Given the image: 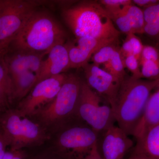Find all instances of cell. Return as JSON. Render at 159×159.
Masks as SVG:
<instances>
[{
  "instance_id": "obj_1",
  "label": "cell",
  "mask_w": 159,
  "mask_h": 159,
  "mask_svg": "<svg viewBox=\"0 0 159 159\" xmlns=\"http://www.w3.org/2000/svg\"><path fill=\"white\" fill-rule=\"evenodd\" d=\"M62 15L76 38H93L118 43L120 32L99 2H80L64 8Z\"/></svg>"
},
{
  "instance_id": "obj_2",
  "label": "cell",
  "mask_w": 159,
  "mask_h": 159,
  "mask_svg": "<svg viewBox=\"0 0 159 159\" xmlns=\"http://www.w3.org/2000/svg\"><path fill=\"white\" fill-rule=\"evenodd\" d=\"M159 80L126 76L121 82L112 110L118 126L129 136H133L149 96Z\"/></svg>"
},
{
  "instance_id": "obj_3",
  "label": "cell",
  "mask_w": 159,
  "mask_h": 159,
  "mask_svg": "<svg viewBox=\"0 0 159 159\" xmlns=\"http://www.w3.org/2000/svg\"><path fill=\"white\" fill-rule=\"evenodd\" d=\"M66 39L65 30L53 16L36 10L10 46L13 51L48 54L55 46L65 43Z\"/></svg>"
},
{
  "instance_id": "obj_4",
  "label": "cell",
  "mask_w": 159,
  "mask_h": 159,
  "mask_svg": "<svg viewBox=\"0 0 159 159\" xmlns=\"http://www.w3.org/2000/svg\"><path fill=\"white\" fill-rule=\"evenodd\" d=\"M39 2L23 0L0 1V54L4 55Z\"/></svg>"
},
{
  "instance_id": "obj_5",
  "label": "cell",
  "mask_w": 159,
  "mask_h": 159,
  "mask_svg": "<svg viewBox=\"0 0 159 159\" xmlns=\"http://www.w3.org/2000/svg\"><path fill=\"white\" fill-rule=\"evenodd\" d=\"M82 81L77 74H67L55 98L34 115L48 125L75 115Z\"/></svg>"
},
{
  "instance_id": "obj_6",
  "label": "cell",
  "mask_w": 159,
  "mask_h": 159,
  "mask_svg": "<svg viewBox=\"0 0 159 159\" xmlns=\"http://www.w3.org/2000/svg\"><path fill=\"white\" fill-rule=\"evenodd\" d=\"M102 101L101 97L82 80L75 115L98 134L116 122L111 107L102 104Z\"/></svg>"
},
{
  "instance_id": "obj_7",
  "label": "cell",
  "mask_w": 159,
  "mask_h": 159,
  "mask_svg": "<svg viewBox=\"0 0 159 159\" xmlns=\"http://www.w3.org/2000/svg\"><path fill=\"white\" fill-rule=\"evenodd\" d=\"M2 134L11 150H21L23 148L39 144L47 138L41 127L22 116L17 110L10 111L2 122Z\"/></svg>"
},
{
  "instance_id": "obj_8",
  "label": "cell",
  "mask_w": 159,
  "mask_h": 159,
  "mask_svg": "<svg viewBox=\"0 0 159 159\" xmlns=\"http://www.w3.org/2000/svg\"><path fill=\"white\" fill-rule=\"evenodd\" d=\"M98 134L88 125H75L61 134L58 146L66 159H83L97 145Z\"/></svg>"
},
{
  "instance_id": "obj_9",
  "label": "cell",
  "mask_w": 159,
  "mask_h": 159,
  "mask_svg": "<svg viewBox=\"0 0 159 159\" xmlns=\"http://www.w3.org/2000/svg\"><path fill=\"white\" fill-rule=\"evenodd\" d=\"M67 77L60 74L43 80L36 84L29 95L20 102L17 111L21 115L33 116L55 98Z\"/></svg>"
},
{
  "instance_id": "obj_10",
  "label": "cell",
  "mask_w": 159,
  "mask_h": 159,
  "mask_svg": "<svg viewBox=\"0 0 159 159\" xmlns=\"http://www.w3.org/2000/svg\"><path fill=\"white\" fill-rule=\"evenodd\" d=\"M134 146L129 136L115 124L98 133L97 148L102 159H124Z\"/></svg>"
},
{
  "instance_id": "obj_11",
  "label": "cell",
  "mask_w": 159,
  "mask_h": 159,
  "mask_svg": "<svg viewBox=\"0 0 159 159\" xmlns=\"http://www.w3.org/2000/svg\"><path fill=\"white\" fill-rule=\"evenodd\" d=\"M82 68L88 85L113 108L121 81L93 63H88Z\"/></svg>"
},
{
  "instance_id": "obj_12",
  "label": "cell",
  "mask_w": 159,
  "mask_h": 159,
  "mask_svg": "<svg viewBox=\"0 0 159 159\" xmlns=\"http://www.w3.org/2000/svg\"><path fill=\"white\" fill-rule=\"evenodd\" d=\"M46 53L13 51L4 55V60L11 77L25 72L39 74Z\"/></svg>"
},
{
  "instance_id": "obj_13",
  "label": "cell",
  "mask_w": 159,
  "mask_h": 159,
  "mask_svg": "<svg viewBox=\"0 0 159 159\" xmlns=\"http://www.w3.org/2000/svg\"><path fill=\"white\" fill-rule=\"evenodd\" d=\"M66 43L55 46L49 51L43 61L35 84L43 80L63 74L70 69L68 52Z\"/></svg>"
},
{
  "instance_id": "obj_14",
  "label": "cell",
  "mask_w": 159,
  "mask_h": 159,
  "mask_svg": "<svg viewBox=\"0 0 159 159\" xmlns=\"http://www.w3.org/2000/svg\"><path fill=\"white\" fill-rule=\"evenodd\" d=\"M154 90L149 96L142 118L134 133L133 136L136 139L159 124V80Z\"/></svg>"
},
{
  "instance_id": "obj_15",
  "label": "cell",
  "mask_w": 159,
  "mask_h": 159,
  "mask_svg": "<svg viewBox=\"0 0 159 159\" xmlns=\"http://www.w3.org/2000/svg\"><path fill=\"white\" fill-rule=\"evenodd\" d=\"M136 139L131 154L150 159H159V124L148 129Z\"/></svg>"
},
{
  "instance_id": "obj_16",
  "label": "cell",
  "mask_w": 159,
  "mask_h": 159,
  "mask_svg": "<svg viewBox=\"0 0 159 159\" xmlns=\"http://www.w3.org/2000/svg\"><path fill=\"white\" fill-rule=\"evenodd\" d=\"M13 99L12 80L5 62L0 54V107H6Z\"/></svg>"
},
{
  "instance_id": "obj_17",
  "label": "cell",
  "mask_w": 159,
  "mask_h": 159,
  "mask_svg": "<svg viewBox=\"0 0 159 159\" xmlns=\"http://www.w3.org/2000/svg\"><path fill=\"white\" fill-rule=\"evenodd\" d=\"M13 84V99H21L28 95L33 89L37 77L33 72H25L11 77Z\"/></svg>"
},
{
  "instance_id": "obj_18",
  "label": "cell",
  "mask_w": 159,
  "mask_h": 159,
  "mask_svg": "<svg viewBox=\"0 0 159 159\" xmlns=\"http://www.w3.org/2000/svg\"><path fill=\"white\" fill-rule=\"evenodd\" d=\"M143 10L145 22L144 34L159 45V3Z\"/></svg>"
},
{
  "instance_id": "obj_19",
  "label": "cell",
  "mask_w": 159,
  "mask_h": 159,
  "mask_svg": "<svg viewBox=\"0 0 159 159\" xmlns=\"http://www.w3.org/2000/svg\"><path fill=\"white\" fill-rule=\"evenodd\" d=\"M69 58V69L83 68L88 63L93 54L71 42H66Z\"/></svg>"
},
{
  "instance_id": "obj_20",
  "label": "cell",
  "mask_w": 159,
  "mask_h": 159,
  "mask_svg": "<svg viewBox=\"0 0 159 159\" xmlns=\"http://www.w3.org/2000/svg\"><path fill=\"white\" fill-rule=\"evenodd\" d=\"M122 11L128 17L134 34H144L145 22L143 9L133 3L123 7Z\"/></svg>"
},
{
  "instance_id": "obj_21",
  "label": "cell",
  "mask_w": 159,
  "mask_h": 159,
  "mask_svg": "<svg viewBox=\"0 0 159 159\" xmlns=\"http://www.w3.org/2000/svg\"><path fill=\"white\" fill-rule=\"evenodd\" d=\"M119 48L116 50L109 62L104 64V70L122 82L127 76L125 71L123 60L119 52Z\"/></svg>"
},
{
  "instance_id": "obj_22",
  "label": "cell",
  "mask_w": 159,
  "mask_h": 159,
  "mask_svg": "<svg viewBox=\"0 0 159 159\" xmlns=\"http://www.w3.org/2000/svg\"><path fill=\"white\" fill-rule=\"evenodd\" d=\"M123 9V8H122ZM122 9L116 11H107L111 20L116 24L119 31L126 34L134 33L133 29L128 17L123 11Z\"/></svg>"
},
{
  "instance_id": "obj_23",
  "label": "cell",
  "mask_w": 159,
  "mask_h": 159,
  "mask_svg": "<svg viewBox=\"0 0 159 159\" xmlns=\"http://www.w3.org/2000/svg\"><path fill=\"white\" fill-rule=\"evenodd\" d=\"M117 43L108 41L93 38H76V45L81 48L91 52L93 54L104 46Z\"/></svg>"
},
{
  "instance_id": "obj_24",
  "label": "cell",
  "mask_w": 159,
  "mask_h": 159,
  "mask_svg": "<svg viewBox=\"0 0 159 159\" xmlns=\"http://www.w3.org/2000/svg\"><path fill=\"white\" fill-rule=\"evenodd\" d=\"M119 48L117 43L102 47L92 56L91 60L93 63L98 66L107 63L111 58L115 51Z\"/></svg>"
},
{
  "instance_id": "obj_25",
  "label": "cell",
  "mask_w": 159,
  "mask_h": 159,
  "mask_svg": "<svg viewBox=\"0 0 159 159\" xmlns=\"http://www.w3.org/2000/svg\"><path fill=\"white\" fill-rule=\"evenodd\" d=\"M142 78L154 80L159 79V64L152 61L140 62Z\"/></svg>"
},
{
  "instance_id": "obj_26",
  "label": "cell",
  "mask_w": 159,
  "mask_h": 159,
  "mask_svg": "<svg viewBox=\"0 0 159 159\" xmlns=\"http://www.w3.org/2000/svg\"><path fill=\"white\" fill-rule=\"evenodd\" d=\"M125 68H127L132 74L133 77L136 79H142L140 61L134 55H129L123 58Z\"/></svg>"
},
{
  "instance_id": "obj_27",
  "label": "cell",
  "mask_w": 159,
  "mask_h": 159,
  "mask_svg": "<svg viewBox=\"0 0 159 159\" xmlns=\"http://www.w3.org/2000/svg\"><path fill=\"white\" fill-rule=\"evenodd\" d=\"M144 61H152L159 64V50L157 47L144 45L141 54L140 62Z\"/></svg>"
},
{
  "instance_id": "obj_28",
  "label": "cell",
  "mask_w": 159,
  "mask_h": 159,
  "mask_svg": "<svg viewBox=\"0 0 159 159\" xmlns=\"http://www.w3.org/2000/svg\"><path fill=\"white\" fill-rule=\"evenodd\" d=\"M107 11H116L133 3L130 0H101L99 1Z\"/></svg>"
},
{
  "instance_id": "obj_29",
  "label": "cell",
  "mask_w": 159,
  "mask_h": 159,
  "mask_svg": "<svg viewBox=\"0 0 159 159\" xmlns=\"http://www.w3.org/2000/svg\"><path fill=\"white\" fill-rule=\"evenodd\" d=\"M126 38L130 43L133 54L139 59L140 61L141 54L144 46L142 43V41L135 34L133 33L126 34Z\"/></svg>"
},
{
  "instance_id": "obj_30",
  "label": "cell",
  "mask_w": 159,
  "mask_h": 159,
  "mask_svg": "<svg viewBox=\"0 0 159 159\" xmlns=\"http://www.w3.org/2000/svg\"><path fill=\"white\" fill-rule=\"evenodd\" d=\"M2 159H26V155L23 151L12 150L6 152Z\"/></svg>"
},
{
  "instance_id": "obj_31",
  "label": "cell",
  "mask_w": 159,
  "mask_h": 159,
  "mask_svg": "<svg viewBox=\"0 0 159 159\" xmlns=\"http://www.w3.org/2000/svg\"><path fill=\"white\" fill-rule=\"evenodd\" d=\"M133 3L139 7L147 9L159 3V0H134Z\"/></svg>"
},
{
  "instance_id": "obj_32",
  "label": "cell",
  "mask_w": 159,
  "mask_h": 159,
  "mask_svg": "<svg viewBox=\"0 0 159 159\" xmlns=\"http://www.w3.org/2000/svg\"><path fill=\"white\" fill-rule=\"evenodd\" d=\"M8 145H9L2 134H0V159H2L6 152V147Z\"/></svg>"
},
{
  "instance_id": "obj_33",
  "label": "cell",
  "mask_w": 159,
  "mask_h": 159,
  "mask_svg": "<svg viewBox=\"0 0 159 159\" xmlns=\"http://www.w3.org/2000/svg\"><path fill=\"white\" fill-rule=\"evenodd\" d=\"M91 153L93 159H102L101 157L99 155L98 151H97V145L94 147L93 150L91 152Z\"/></svg>"
},
{
  "instance_id": "obj_34",
  "label": "cell",
  "mask_w": 159,
  "mask_h": 159,
  "mask_svg": "<svg viewBox=\"0 0 159 159\" xmlns=\"http://www.w3.org/2000/svg\"><path fill=\"white\" fill-rule=\"evenodd\" d=\"M34 159H66L64 157L61 156L60 157H51V156H44L39 157L36 158Z\"/></svg>"
},
{
  "instance_id": "obj_35",
  "label": "cell",
  "mask_w": 159,
  "mask_h": 159,
  "mask_svg": "<svg viewBox=\"0 0 159 159\" xmlns=\"http://www.w3.org/2000/svg\"><path fill=\"white\" fill-rule=\"evenodd\" d=\"M126 159H150L146 157L138 155L131 154L129 157Z\"/></svg>"
},
{
  "instance_id": "obj_36",
  "label": "cell",
  "mask_w": 159,
  "mask_h": 159,
  "mask_svg": "<svg viewBox=\"0 0 159 159\" xmlns=\"http://www.w3.org/2000/svg\"><path fill=\"white\" fill-rule=\"evenodd\" d=\"M83 159H93L91 153H90V154H89V155H88L86 157H85Z\"/></svg>"
},
{
  "instance_id": "obj_37",
  "label": "cell",
  "mask_w": 159,
  "mask_h": 159,
  "mask_svg": "<svg viewBox=\"0 0 159 159\" xmlns=\"http://www.w3.org/2000/svg\"><path fill=\"white\" fill-rule=\"evenodd\" d=\"M157 48L159 50V45H157Z\"/></svg>"
}]
</instances>
